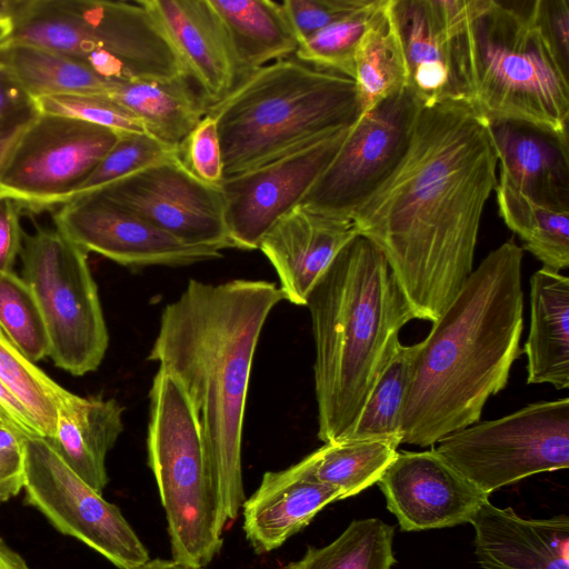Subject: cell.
I'll return each mask as SVG.
<instances>
[{"instance_id":"cell-34","label":"cell","mask_w":569,"mask_h":569,"mask_svg":"<svg viewBox=\"0 0 569 569\" xmlns=\"http://www.w3.org/2000/svg\"><path fill=\"white\" fill-rule=\"evenodd\" d=\"M0 379L29 412L39 435L52 438L58 407L68 390L30 361L1 330Z\"/></svg>"},{"instance_id":"cell-46","label":"cell","mask_w":569,"mask_h":569,"mask_svg":"<svg viewBox=\"0 0 569 569\" xmlns=\"http://www.w3.org/2000/svg\"><path fill=\"white\" fill-rule=\"evenodd\" d=\"M39 113L38 110H32L26 113H22L8 122H6L0 128V169L4 163V160L17 140L28 127V124L37 117ZM6 196L0 188V198Z\"/></svg>"},{"instance_id":"cell-18","label":"cell","mask_w":569,"mask_h":569,"mask_svg":"<svg viewBox=\"0 0 569 569\" xmlns=\"http://www.w3.org/2000/svg\"><path fill=\"white\" fill-rule=\"evenodd\" d=\"M377 483L388 510L407 532L470 523L489 500L432 449L397 451Z\"/></svg>"},{"instance_id":"cell-21","label":"cell","mask_w":569,"mask_h":569,"mask_svg":"<svg viewBox=\"0 0 569 569\" xmlns=\"http://www.w3.org/2000/svg\"><path fill=\"white\" fill-rule=\"evenodd\" d=\"M140 1L161 26L210 106L224 99L239 79L227 37L209 0Z\"/></svg>"},{"instance_id":"cell-2","label":"cell","mask_w":569,"mask_h":569,"mask_svg":"<svg viewBox=\"0 0 569 569\" xmlns=\"http://www.w3.org/2000/svg\"><path fill=\"white\" fill-rule=\"evenodd\" d=\"M282 300L277 283L267 280L190 279L162 309L148 356L174 376L191 403L223 527L244 502L241 448L250 373L264 322Z\"/></svg>"},{"instance_id":"cell-30","label":"cell","mask_w":569,"mask_h":569,"mask_svg":"<svg viewBox=\"0 0 569 569\" xmlns=\"http://www.w3.org/2000/svg\"><path fill=\"white\" fill-rule=\"evenodd\" d=\"M361 114L409 87V73L390 0L362 36L355 56Z\"/></svg>"},{"instance_id":"cell-20","label":"cell","mask_w":569,"mask_h":569,"mask_svg":"<svg viewBox=\"0 0 569 569\" xmlns=\"http://www.w3.org/2000/svg\"><path fill=\"white\" fill-rule=\"evenodd\" d=\"M482 569H569V518L527 519L485 501L472 517Z\"/></svg>"},{"instance_id":"cell-28","label":"cell","mask_w":569,"mask_h":569,"mask_svg":"<svg viewBox=\"0 0 569 569\" xmlns=\"http://www.w3.org/2000/svg\"><path fill=\"white\" fill-rule=\"evenodd\" d=\"M0 66L33 100L59 94L106 96L118 83L63 53L27 42L9 40L0 49Z\"/></svg>"},{"instance_id":"cell-47","label":"cell","mask_w":569,"mask_h":569,"mask_svg":"<svg viewBox=\"0 0 569 569\" xmlns=\"http://www.w3.org/2000/svg\"><path fill=\"white\" fill-rule=\"evenodd\" d=\"M0 569H31L26 560L0 537Z\"/></svg>"},{"instance_id":"cell-38","label":"cell","mask_w":569,"mask_h":569,"mask_svg":"<svg viewBox=\"0 0 569 569\" xmlns=\"http://www.w3.org/2000/svg\"><path fill=\"white\" fill-rule=\"evenodd\" d=\"M40 113L58 114L112 129L119 133H147L142 123L99 94H59L34 100Z\"/></svg>"},{"instance_id":"cell-19","label":"cell","mask_w":569,"mask_h":569,"mask_svg":"<svg viewBox=\"0 0 569 569\" xmlns=\"http://www.w3.org/2000/svg\"><path fill=\"white\" fill-rule=\"evenodd\" d=\"M358 234L351 220L297 206L269 229L258 249L274 268L284 299L306 306L337 254Z\"/></svg>"},{"instance_id":"cell-36","label":"cell","mask_w":569,"mask_h":569,"mask_svg":"<svg viewBox=\"0 0 569 569\" xmlns=\"http://www.w3.org/2000/svg\"><path fill=\"white\" fill-rule=\"evenodd\" d=\"M0 330L30 361L49 356L50 345L38 301L27 282L0 271Z\"/></svg>"},{"instance_id":"cell-5","label":"cell","mask_w":569,"mask_h":569,"mask_svg":"<svg viewBox=\"0 0 569 569\" xmlns=\"http://www.w3.org/2000/svg\"><path fill=\"white\" fill-rule=\"evenodd\" d=\"M208 114L217 123L226 178L351 127L361 108L353 79L293 56L247 76Z\"/></svg>"},{"instance_id":"cell-22","label":"cell","mask_w":569,"mask_h":569,"mask_svg":"<svg viewBox=\"0 0 569 569\" xmlns=\"http://www.w3.org/2000/svg\"><path fill=\"white\" fill-rule=\"evenodd\" d=\"M500 162L499 180L531 200L569 210V140L521 121L488 122Z\"/></svg>"},{"instance_id":"cell-4","label":"cell","mask_w":569,"mask_h":569,"mask_svg":"<svg viewBox=\"0 0 569 569\" xmlns=\"http://www.w3.org/2000/svg\"><path fill=\"white\" fill-rule=\"evenodd\" d=\"M306 306L316 351L318 438L336 442L358 419L401 328L416 318L387 259L360 234L337 254Z\"/></svg>"},{"instance_id":"cell-50","label":"cell","mask_w":569,"mask_h":569,"mask_svg":"<svg viewBox=\"0 0 569 569\" xmlns=\"http://www.w3.org/2000/svg\"><path fill=\"white\" fill-rule=\"evenodd\" d=\"M11 18L0 20V49L10 40Z\"/></svg>"},{"instance_id":"cell-44","label":"cell","mask_w":569,"mask_h":569,"mask_svg":"<svg viewBox=\"0 0 569 569\" xmlns=\"http://www.w3.org/2000/svg\"><path fill=\"white\" fill-rule=\"evenodd\" d=\"M32 110H37L34 100L0 66V128L9 120Z\"/></svg>"},{"instance_id":"cell-29","label":"cell","mask_w":569,"mask_h":569,"mask_svg":"<svg viewBox=\"0 0 569 569\" xmlns=\"http://www.w3.org/2000/svg\"><path fill=\"white\" fill-rule=\"evenodd\" d=\"M399 445L382 438L327 442L290 467L303 477L337 489L347 499L378 482Z\"/></svg>"},{"instance_id":"cell-39","label":"cell","mask_w":569,"mask_h":569,"mask_svg":"<svg viewBox=\"0 0 569 569\" xmlns=\"http://www.w3.org/2000/svg\"><path fill=\"white\" fill-rule=\"evenodd\" d=\"M187 167L201 180L220 184L223 180V161L219 132L214 119L206 114L191 131L180 149Z\"/></svg>"},{"instance_id":"cell-12","label":"cell","mask_w":569,"mask_h":569,"mask_svg":"<svg viewBox=\"0 0 569 569\" xmlns=\"http://www.w3.org/2000/svg\"><path fill=\"white\" fill-rule=\"evenodd\" d=\"M27 502L61 533L73 537L119 569H140L149 552L121 510L84 482L44 437L24 435Z\"/></svg>"},{"instance_id":"cell-16","label":"cell","mask_w":569,"mask_h":569,"mask_svg":"<svg viewBox=\"0 0 569 569\" xmlns=\"http://www.w3.org/2000/svg\"><path fill=\"white\" fill-rule=\"evenodd\" d=\"M409 73L422 106L469 103L465 31L469 0H390Z\"/></svg>"},{"instance_id":"cell-17","label":"cell","mask_w":569,"mask_h":569,"mask_svg":"<svg viewBox=\"0 0 569 569\" xmlns=\"http://www.w3.org/2000/svg\"><path fill=\"white\" fill-rule=\"evenodd\" d=\"M58 230L83 249L130 268L183 267L220 258L221 250L189 244L96 193L53 209Z\"/></svg>"},{"instance_id":"cell-45","label":"cell","mask_w":569,"mask_h":569,"mask_svg":"<svg viewBox=\"0 0 569 569\" xmlns=\"http://www.w3.org/2000/svg\"><path fill=\"white\" fill-rule=\"evenodd\" d=\"M0 416L26 435H39L29 412L0 379Z\"/></svg>"},{"instance_id":"cell-37","label":"cell","mask_w":569,"mask_h":569,"mask_svg":"<svg viewBox=\"0 0 569 569\" xmlns=\"http://www.w3.org/2000/svg\"><path fill=\"white\" fill-rule=\"evenodd\" d=\"M178 153L180 150L163 144L148 133H120L117 142L73 197L99 190Z\"/></svg>"},{"instance_id":"cell-8","label":"cell","mask_w":569,"mask_h":569,"mask_svg":"<svg viewBox=\"0 0 569 569\" xmlns=\"http://www.w3.org/2000/svg\"><path fill=\"white\" fill-rule=\"evenodd\" d=\"M147 448L172 559L208 566L222 547L224 527L193 409L180 382L161 368L149 391Z\"/></svg>"},{"instance_id":"cell-15","label":"cell","mask_w":569,"mask_h":569,"mask_svg":"<svg viewBox=\"0 0 569 569\" xmlns=\"http://www.w3.org/2000/svg\"><path fill=\"white\" fill-rule=\"evenodd\" d=\"M352 126L301 150L223 178L219 187L224 221L236 249H258L269 229L300 204L338 153Z\"/></svg>"},{"instance_id":"cell-49","label":"cell","mask_w":569,"mask_h":569,"mask_svg":"<svg viewBox=\"0 0 569 569\" xmlns=\"http://www.w3.org/2000/svg\"><path fill=\"white\" fill-rule=\"evenodd\" d=\"M19 0H0V20L11 18Z\"/></svg>"},{"instance_id":"cell-24","label":"cell","mask_w":569,"mask_h":569,"mask_svg":"<svg viewBox=\"0 0 569 569\" xmlns=\"http://www.w3.org/2000/svg\"><path fill=\"white\" fill-rule=\"evenodd\" d=\"M122 412L114 399L68 391L58 407L56 433L46 438L59 457L101 495L109 481L107 453L123 430Z\"/></svg>"},{"instance_id":"cell-40","label":"cell","mask_w":569,"mask_h":569,"mask_svg":"<svg viewBox=\"0 0 569 569\" xmlns=\"http://www.w3.org/2000/svg\"><path fill=\"white\" fill-rule=\"evenodd\" d=\"M366 2L367 0H286L281 3L301 43Z\"/></svg>"},{"instance_id":"cell-33","label":"cell","mask_w":569,"mask_h":569,"mask_svg":"<svg viewBox=\"0 0 569 569\" xmlns=\"http://www.w3.org/2000/svg\"><path fill=\"white\" fill-rule=\"evenodd\" d=\"M395 527L378 518L352 520L329 545L309 546L283 569H391Z\"/></svg>"},{"instance_id":"cell-25","label":"cell","mask_w":569,"mask_h":569,"mask_svg":"<svg viewBox=\"0 0 569 569\" xmlns=\"http://www.w3.org/2000/svg\"><path fill=\"white\" fill-rule=\"evenodd\" d=\"M527 383L569 387V278L541 268L530 278Z\"/></svg>"},{"instance_id":"cell-43","label":"cell","mask_w":569,"mask_h":569,"mask_svg":"<svg viewBox=\"0 0 569 569\" xmlns=\"http://www.w3.org/2000/svg\"><path fill=\"white\" fill-rule=\"evenodd\" d=\"M22 206L13 198H0V271H12L17 256L22 248L23 231L20 218Z\"/></svg>"},{"instance_id":"cell-41","label":"cell","mask_w":569,"mask_h":569,"mask_svg":"<svg viewBox=\"0 0 569 569\" xmlns=\"http://www.w3.org/2000/svg\"><path fill=\"white\" fill-rule=\"evenodd\" d=\"M24 435L0 416V502L13 498L23 489Z\"/></svg>"},{"instance_id":"cell-48","label":"cell","mask_w":569,"mask_h":569,"mask_svg":"<svg viewBox=\"0 0 569 569\" xmlns=\"http://www.w3.org/2000/svg\"><path fill=\"white\" fill-rule=\"evenodd\" d=\"M140 569H206L204 567L192 566L179 562L173 559H150Z\"/></svg>"},{"instance_id":"cell-42","label":"cell","mask_w":569,"mask_h":569,"mask_svg":"<svg viewBox=\"0 0 569 569\" xmlns=\"http://www.w3.org/2000/svg\"><path fill=\"white\" fill-rule=\"evenodd\" d=\"M533 16L558 59L569 69V1L533 0Z\"/></svg>"},{"instance_id":"cell-26","label":"cell","mask_w":569,"mask_h":569,"mask_svg":"<svg viewBox=\"0 0 569 569\" xmlns=\"http://www.w3.org/2000/svg\"><path fill=\"white\" fill-rule=\"evenodd\" d=\"M106 97L138 119L149 136L178 150L210 107L189 76L118 82Z\"/></svg>"},{"instance_id":"cell-7","label":"cell","mask_w":569,"mask_h":569,"mask_svg":"<svg viewBox=\"0 0 569 569\" xmlns=\"http://www.w3.org/2000/svg\"><path fill=\"white\" fill-rule=\"evenodd\" d=\"M11 27V41L63 53L113 82L189 76L140 0H19Z\"/></svg>"},{"instance_id":"cell-9","label":"cell","mask_w":569,"mask_h":569,"mask_svg":"<svg viewBox=\"0 0 569 569\" xmlns=\"http://www.w3.org/2000/svg\"><path fill=\"white\" fill-rule=\"evenodd\" d=\"M87 253L56 227L23 232L22 279L38 301L49 338V357L73 376L94 371L109 345Z\"/></svg>"},{"instance_id":"cell-27","label":"cell","mask_w":569,"mask_h":569,"mask_svg":"<svg viewBox=\"0 0 569 569\" xmlns=\"http://www.w3.org/2000/svg\"><path fill=\"white\" fill-rule=\"evenodd\" d=\"M209 3L227 37L239 82L267 64L295 56L300 42L281 2L209 0Z\"/></svg>"},{"instance_id":"cell-14","label":"cell","mask_w":569,"mask_h":569,"mask_svg":"<svg viewBox=\"0 0 569 569\" xmlns=\"http://www.w3.org/2000/svg\"><path fill=\"white\" fill-rule=\"evenodd\" d=\"M89 193L133 212L189 244L219 250L234 248L226 227L219 184L198 178L180 153Z\"/></svg>"},{"instance_id":"cell-10","label":"cell","mask_w":569,"mask_h":569,"mask_svg":"<svg viewBox=\"0 0 569 569\" xmlns=\"http://www.w3.org/2000/svg\"><path fill=\"white\" fill-rule=\"evenodd\" d=\"M432 450L490 496L527 477L569 467V398L528 405L502 418L471 425Z\"/></svg>"},{"instance_id":"cell-13","label":"cell","mask_w":569,"mask_h":569,"mask_svg":"<svg viewBox=\"0 0 569 569\" xmlns=\"http://www.w3.org/2000/svg\"><path fill=\"white\" fill-rule=\"evenodd\" d=\"M421 106L407 87L363 112L299 206L351 220L401 160Z\"/></svg>"},{"instance_id":"cell-6","label":"cell","mask_w":569,"mask_h":569,"mask_svg":"<svg viewBox=\"0 0 569 569\" xmlns=\"http://www.w3.org/2000/svg\"><path fill=\"white\" fill-rule=\"evenodd\" d=\"M469 104L488 122L521 121L568 137L569 69L533 16V0H469Z\"/></svg>"},{"instance_id":"cell-3","label":"cell","mask_w":569,"mask_h":569,"mask_svg":"<svg viewBox=\"0 0 569 569\" xmlns=\"http://www.w3.org/2000/svg\"><path fill=\"white\" fill-rule=\"evenodd\" d=\"M523 249L490 251L420 342L401 412V443L435 446L479 422L508 383L523 328Z\"/></svg>"},{"instance_id":"cell-1","label":"cell","mask_w":569,"mask_h":569,"mask_svg":"<svg viewBox=\"0 0 569 569\" xmlns=\"http://www.w3.org/2000/svg\"><path fill=\"white\" fill-rule=\"evenodd\" d=\"M497 164L488 121L469 103L421 106L401 160L351 216L416 319L436 321L472 272Z\"/></svg>"},{"instance_id":"cell-35","label":"cell","mask_w":569,"mask_h":569,"mask_svg":"<svg viewBox=\"0 0 569 569\" xmlns=\"http://www.w3.org/2000/svg\"><path fill=\"white\" fill-rule=\"evenodd\" d=\"M387 0H367L359 9L325 27L301 42L295 57L312 67L355 80V56L359 42Z\"/></svg>"},{"instance_id":"cell-31","label":"cell","mask_w":569,"mask_h":569,"mask_svg":"<svg viewBox=\"0 0 569 569\" xmlns=\"http://www.w3.org/2000/svg\"><path fill=\"white\" fill-rule=\"evenodd\" d=\"M499 214L543 268L560 271L569 267V210L540 204L507 182L495 188Z\"/></svg>"},{"instance_id":"cell-32","label":"cell","mask_w":569,"mask_h":569,"mask_svg":"<svg viewBox=\"0 0 569 569\" xmlns=\"http://www.w3.org/2000/svg\"><path fill=\"white\" fill-rule=\"evenodd\" d=\"M419 349L420 342L395 345L358 419L340 440L382 438L401 445V412Z\"/></svg>"},{"instance_id":"cell-23","label":"cell","mask_w":569,"mask_h":569,"mask_svg":"<svg viewBox=\"0 0 569 569\" xmlns=\"http://www.w3.org/2000/svg\"><path fill=\"white\" fill-rule=\"evenodd\" d=\"M338 500L342 498L337 489L303 477L291 467L267 471L242 505L246 538L257 553L273 551Z\"/></svg>"},{"instance_id":"cell-11","label":"cell","mask_w":569,"mask_h":569,"mask_svg":"<svg viewBox=\"0 0 569 569\" xmlns=\"http://www.w3.org/2000/svg\"><path fill=\"white\" fill-rule=\"evenodd\" d=\"M120 133L58 114L38 113L0 169V188L24 212L53 210L70 200Z\"/></svg>"}]
</instances>
